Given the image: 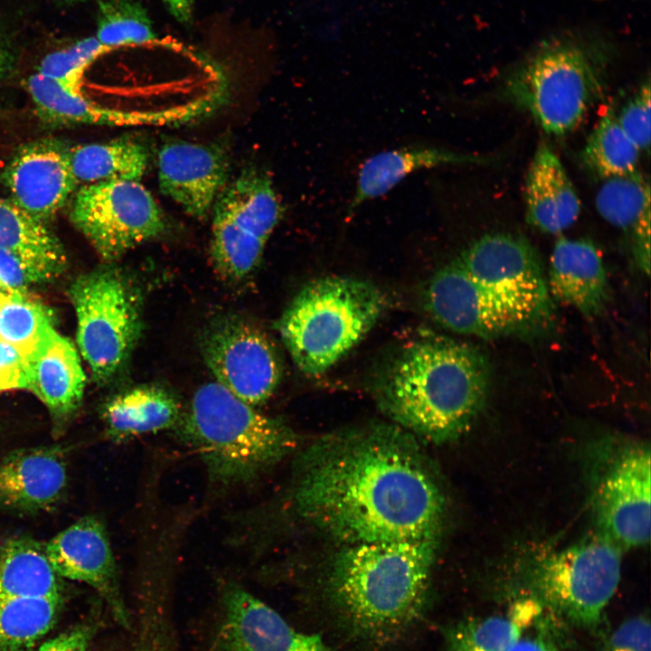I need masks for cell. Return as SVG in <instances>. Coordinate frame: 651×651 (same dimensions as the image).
<instances>
[{
  "mask_svg": "<svg viewBox=\"0 0 651 651\" xmlns=\"http://www.w3.org/2000/svg\"><path fill=\"white\" fill-rule=\"evenodd\" d=\"M288 502L346 545L437 536L444 511L416 448L382 427L332 438L310 451Z\"/></svg>",
  "mask_w": 651,
  "mask_h": 651,
  "instance_id": "6da1fadb",
  "label": "cell"
},
{
  "mask_svg": "<svg viewBox=\"0 0 651 651\" xmlns=\"http://www.w3.org/2000/svg\"><path fill=\"white\" fill-rule=\"evenodd\" d=\"M489 388V364L481 352L434 335L402 346L374 382L384 413L407 429L440 443L469 428Z\"/></svg>",
  "mask_w": 651,
  "mask_h": 651,
  "instance_id": "7a4b0ae2",
  "label": "cell"
},
{
  "mask_svg": "<svg viewBox=\"0 0 651 651\" xmlns=\"http://www.w3.org/2000/svg\"><path fill=\"white\" fill-rule=\"evenodd\" d=\"M437 536L346 545L335 558L329 591L352 632L377 644L397 638L421 616Z\"/></svg>",
  "mask_w": 651,
  "mask_h": 651,
  "instance_id": "3957f363",
  "label": "cell"
},
{
  "mask_svg": "<svg viewBox=\"0 0 651 651\" xmlns=\"http://www.w3.org/2000/svg\"><path fill=\"white\" fill-rule=\"evenodd\" d=\"M175 429L203 462L210 487L222 494L253 485L297 444L281 420L216 381L196 390Z\"/></svg>",
  "mask_w": 651,
  "mask_h": 651,
  "instance_id": "277c9868",
  "label": "cell"
},
{
  "mask_svg": "<svg viewBox=\"0 0 651 651\" xmlns=\"http://www.w3.org/2000/svg\"><path fill=\"white\" fill-rule=\"evenodd\" d=\"M386 305L385 295L372 282L324 277L295 296L279 318L278 330L297 368L318 376L371 331Z\"/></svg>",
  "mask_w": 651,
  "mask_h": 651,
  "instance_id": "5b68a950",
  "label": "cell"
},
{
  "mask_svg": "<svg viewBox=\"0 0 651 651\" xmlns=\"http://www.w3.org/2000/svg\"><path fill=\"white\" fill-rule=\"evenodd\" d=\"M573 37L542 43L507 78L502 96L548 134L574 130L603 93L601 55Z\"/></svg>",
  "mask_w": 651,
  "mask_h": 651,
  "instance_id": "8992f818",
  "label": "cell"
},
{
  "mask_svg": "<svg viewBox=\"0 0 651 651\" xmlns=\"http://www.w3.org/2000/svg\"><path fill=\"white\" fill-rule=\"evenodd\" d=\"M622 550L599 533L564 550L533 557L519 571L518 599L535 602L555 620L596 630L618 587Z\"/></svg>",
  "mask_w": 651,
  "mask_h": 651,
  "instance_id": "52a82bcc",
  "label": "cell"
},
{
  "mask_svg": "<svg viewBox=\"0 0 651 651\" xmlns=\"http://www.w3.org/2000/svg\"><path fill=\"white\" fill-rule=\"evenodd\" d=\"M71 297L80 353L94 378L107 382L123 369L140 338V291L120 271L102 268L80 276Z\"/></svg>",
  "mask_w": 651,
  "mask_h": 651,
  "instance_id": "ba28073f",
  "label": "cell"
},
{
  "mask_svg": "<svg viewBox=\"0 0 651 651\" xmlns=\"http://www.w3.org/2000/svg\"><path fill=\"white\" fill-rule=\"evenodd\" d=\"M471 278L538 332L551 325L554 306L536 249L521 235L489 233L457 257Z\"/></svg>",
  "mask_w": 651,
  "mask_h": 651,
  "instance_id": "9c48e42d",
  "label": "cell"
},
{
  "mask_svg": "<svg viewBox=\"0 0 651 651\" xmlns=\"http://www.w3.org/2000/svg\"><path fill=\"white\" fill-rule=\"evenodd\" d=\"M70 217L107 260L159 237L166 227L159 206L138 181L113 180L82 186L74 197Z\"/></svg>",
  "mask_w": 651,
  "mask_h": 651,
  "instance_id": "30bf717a",
  "label": "cell"
},
{
  "mask_svg": "<svg viewBox=\"0 0 651 651\" xmlns=\"http://www.w3.org/2000/svg\"><path fill=\"white\" fill-rule=\"evenodd\" d=\"M202 355L216 382L244 402H266L282 376L279 357L265 334L235 318L217 319L201 341Z\"/></svg>",
  "mask_w": 651,
  "mask_h": 651,
  "instance_id": "8fae6325",
  "label": "cell"
},
{
  "mask_svg": "<svg viewBox=\"0 0 651 651\" xmlns=\"http://www.w3.org/2000/svg\"><path fill=\"white\" fill-rule=\"evenodd\" d=\"M213 209V249L226 259L259 263L283 209L267 174L245 170L218 195Z\"/></svg>",
  "mask_w": 651,
  "mask_h": 651,
  "instance_id": "7c38bea8",
  "label": "cell"
},
{
  "mask_svg": "<svg viewBox=\"0 0 651 651\" xmlns=\"http://www.w3.org/2000/svg\"><path fill=\"white\" fill-rule=\"evenodd\" d=\"M423 303L439 325L458 334L494 339L538 332L480 287L457 258L430 278Z\"/></svg>",
  "mask_w": 651,
  "mask_h": 651,
  "instance_id": "4fadbf2b",
  "label": "cell"
},
{
  "mask_svg": "<svg viewBox=\"0 0 651 651\" xmlns=\"http://www.w3.org/2000/svg\"><path fill=\"white\" fill-rule=\"evenodd\" d=\"M650 465L648 447L627 449L611 464L596 490L593 505L599 533L622 549L649 542Z\"/></svg>",
  "mask_w": 651,
  "mask_h": 651,
  "instance_id": "5bb4252c",
  "label": "cell"
},
{
  "mask_svg": "<svg viewBox=\"0 0 651 651\" xmlns=\"http://www.w3.org/2000/svg\"><path fill=\"white\" fill-rule=\"evenodd\" d=\"M2 180L16 205L37 220H51L79 184L69 148L56 139L22 146L5 166Z\"/></svg>",
  "mask_w": 651,
  "mask_h": 651,
  "instance_id": "9a60e30c",
  "label": "cell"
},
{
  "mask_svg": "<svg viewBox=\"0 0 651 651\" xmlns=\"http://www.w3.org/2000/svg\"><path fill=\"white\" fill-rule=\"evenodd\" d=\"M43 547L58 577L91 586L108 599L117 618L123 624L127 623L118 590L115 558L106 527L99 519L85 516Z\"/></svg>",
  "mask_w": 651,
  "mask_h": 651,
  "instance_id": "2e32d148",
  "label": "cell"
},
{
  "mask_svg": "<svg viewBox=\"0 0 651 651\" xmlns=\"http://www.w3.org/2000/svg\"><path fill=\"white\" fill-rule=\"evenodd\" d=\"M223 603L221 651H331L319 636L296 630L237 585L225 588Z\"/></svg>",
  "mask_w": 651,
  "mask_h": 651,
  "instance_id": "e0dca14e",
  "label": "cell"
},
{
  "mask_svg": "<svg viewBox=\"0 0 651 651\" xmlns=\"http://www.w3.org/2000/svg\"><path fill=\"white\" fill-rule=\"evenodd\" d=\"M161 192L180 204L191 216L204 219L224 188L228 161L213 146L171 141L157 158Z\"/></svg>",
  "mask_w": 651,
  "mask_h": 651,
  "instance_id": "ac0fdd59",
  "label": "cell"
},
{
  "mask_svg": "<svg viewBox=\"0 0 651 651\" xmlns=\"http://www.w3.org/2000/svg\"><path fill=\"white\" fill-rule=\"evenodd\" d=\"M547 285L552 300L573 307L586 318L599 316L610 299L602 255L587 240H557L550 258Z\"/></svg>",
  "mask_w": 651,
  "mask_h": 651,
  "instance_id": "d6986e66",
  "label": "cell"
},
{
  "mask_svg": "<svg viewBox=\"0 0 651 651\" xmlns=\"http://www.w3.org/2000/svg\"><path fill=\"white\" fill-rule=\"evenodd\" d=\"M66 485V463L58 447L15 450L0 462V508L48 509L61 499Z\"/></svg>",
  "mask_w": 651,
  "mask_h": 651,
  "instance_id": "ffe728a7",
  "label": "cell"
},
{
  "mask_svg": "<svg viewBox=\"0 0 651 651\" xmlns=\"http://www.w3.org/2000/svg\"><path fill=\"white\" fill-rule=\"evenodd\" d=\"M26 87L38 117L49 125H162L183 122L194 117L189 108L154 112L105 108L89 100L82 94L70 92L60 83L38 73L29 77Z\"/></svg>",
  "mask_w": 651,
  "mask_h": 651,
  "instance_id": "44dd1931",
  "label": "cell"
},
{
  "mask_svg": "<svg viewBox=\"0 0 651 651\" xmlns=\"http://www.w3.org/2000/svg\"><path fill=\"white\" fill-rule=\"evenodd\" d=\"M525 217L536 230L556 234L572 225L580 201L563 165L546 144H541L525 181Z\"/></svg>",
  "mask_w": 651,
  "mask_h": 651,
  "instance_id": "7402d4cb",
  "label": "cell"
},
{
  "mask_svg": "<svg viewBox=\"0 0 651 651\" xmlns=\"http://www.w3.org/2000/svg\"><path fill=\"white\" fill-rule=\"evenodd\" d=\"M28 387L57 416L74 411L82 399L85 376L73 344L52 328L26 360Z\"/></svg>",
  "mask_w": 651,
  "mask_h": 651,
  "instance_id": "603a6c76",
  "label": "cell"
},
{
  "mask_svg": "<svg viewBox=\"0 0 651 651\" xmlns=\"http://www.w3.org/2000/svg\"><path fill=\"white\" fill-rule=\"evenodd\" d=\"M484 162L486 158L478 156L431 146H410L377 153L360 167L354 197L347 210L353 212L364 203L387 193L418 170Z\"/></svg>",
  "mask_w": 651,
  "mask_h": 651,
  "instance_id": "cb8c5ba5",
  "label": "cell"
},
{
  "mask_svg": "<svg viewBox=\"0 0 651 651\" xmlns=\"http://www.w3.org/2000/svg\"><path fill=\"white\" fill-rule=\"evenodd\" d=\"M176 396L165 388L145 384L133 387L109 400L103 420L109 437L118 441L175 429L183 416Z\"/></svg>",
  "mask_w": 651,
  "mask_h": 651,
  "instance_id": "d4e9b609",
  "label": "cell"
},
{
  "mask_svg": "<svg viewBox=\"0 0 651 651\" xmlns=\"http://www.w3.org/2000/svg\"><path fill=\"white\" fill-rule=\"evenodd\" d=\"M533 601L517 599L505 613L469 618L447 632L449 651H509L542 617Z\"/></svg>",
  "mask_w": 651,
  "mask_h": 651,
  "instance_id": "484cf974",
  "label": "cell"
},
{
  "mask_svg": "<svg viewBox=\"0 0 651 651\" xmlns=\"http://www.w3.org/2000/svg\"><path fill=\"white\" fill-rule=\"evenodd\" d=\"M58 578L43 544L24 537L0 538V598L61 597Z\"/></svg>",
  "mask_w": 651,
  "mask_h": 651,
  "instance_id": "4316f807",
  "label": "cell"
},
{
  "mask_svg": "<svg viewBox=\"0 0 651 651\" xmlns=\"http://www.w3.org/2000/svg\"><path fill=\"white\" fill-rule=\"evenodd\" d=\"M0 249L39 269L50 278L58 275L65 264L61 245L44 223L12 200L1 197Z\"/></svg>",
  "mask_w": 651,
  "mask_h": 651,
  "instance_id": "83f0119b",
  "label": "cell"
},
{
  "mask_svg": "<svg viewBox=\"0 0 651 651\" xmlns=\"http://www.w3.org/2000/svg\"><path fill=\"white\" fill-rule=\"evenodd\" d=\"M69 156L78 184L139 181L148 165L146 146L131 139L76 146L69 148Z\"/></svg>",
  "mask_w": 651,
  "mask_h": 651,
  "instance_id": "f1b7e54d",
  "label": "cell"
},
{
  "mask_svg": "<svg viewBox=\"0 0 651 651\" xmlns=\"http://www.w3.org/2000/svg\"><path fill=\"white\" fill-rule=\"evenodd\" d=\"M61 607V596L0 598V651H33Z\"/></svg>",
  "mask_w": 651,
  "mask_h": 651,
  "instance_id": "f546056e",
  "label": "cell"
},
{
  "mask_svg": "<svg viewBox=\"0 0 651 651\" xmlns=\"http://www.w3.org/2000/svg\"><path fill=\"white\" fill-rule=\"evenodd\" d=\"M640 150L608 111L597 123L581 152L585 165L597 176L607 179L638 172Z\"/></svg>",
  "mask_w": 651,
  "mask_h": 651,
  "instance_id": "4dcf8cb0",
  "label": "cell"
},
{
  "mask_svg": "<svg viewBox=\"0 0 651 651\" xmlns=\"http://www.w3.org/2000/svg\"><path fill=\"white\" fill-rule=\"evenodd\" d=\"M53 328L45 308L25 295H12L0 304V341L14 347L25 360L38 349Z\"/></svg>",
  "mask_w": 651,
  "mask_h": 651,
  "instance_id": "1f68e13d",
  "label": "cell"
},
{
  "mask_svg": "<svg viewBox=\"0 0 651 651\" xmlns=\"http://www.w3.org/2000/svg\"><path fill=\"white\" fill-rule=\"evenodd\" d=\"M599 213L610 224L629 231L650 211V187L639 172L605 179L596 194Z\"/></svg>",
  "mask_w": 651,
  "mask_h": 651,
  "instance_id": "d6a6232c",
  "label": "cell"
},
{
  "mask_svg": "<svg viewBox=\"0 0 651 651\" xmlns=\"http://www.w3.org/2000/svg\"><path fill=\"white\" fill-rule=\"evenodd\" d=\"M97 14L96 38L108 49L141 44L156 37L148 14L137 0H102Z\"/></svg>",
  "mask_w": 651,
  "mask_h": 651,
  "instance_id": "836d02e7",
  "label": "cell"
},
{
  "mask_svg": "<svg viewBox=\"0 0 651 651\" xmlns=\"http://www.w3.org/2000/svg\"><path fill=\"white\" fill-rule=\"evenodd\" d=\"M108 49L96 37L84 38L46 55L36 73L60 83L70 92L81 94L80 80L85 69Z\"/></svg>",
  "mask_w": 651,
  "mask_h": 651,
  "instance_id": "e575fe53",
  "label": "cell"
},
{
  "mask_svg": "<svg viewBox=\"0 0 651 651\" xmlns=\"http://www.w3.org/2000/svg\"><path fill=\"white\" fill-rule=\"evenodd\" d=\"M617 121L641 151L649 152L651 137V91L649 77L636 94L623 106Z\"/></svg>",
  "mask_w": 651,
  "mask_h": 651,
  "instance_id": "d590c367",
  "label": "cell"
},
{
  "mask_svg": "<svg viewBox=\"0 0 651 651\" xmlns=\"http://www.w3.org/2000/svg\"><path fill=\"white\" fill-rule=\"evenodd\" d=\"M601 651H651L649 616L625 619L604 637Z\"/></svg>",
  "mask_w": 651,
  "mask_h": 651,
  "instance_id": "8d00e7d4",
  "label": "cell"
},
{
  "mask_svg": "<svg viewBox=\"0 0 651 651\" xmlns=\"http://www.w3.org/2000/svg\"><path fill=\"white\" fill-rule=\"evenodd\" d=\"M50 278L19 257L0 249V281L13 293L25 295L26 290Z\"/></svg>",
  "mask_w": 651,
  "mask_h": 651,
  "instance_id": "74e56055",
  "label": "cell"
},
{
  "mask_svg": "<svg viewBox=\"0 0 651 651\" xmlns=\"http://www.w3.org/2000/svg\"><path fill=\"white\" fill-rule=\"evenodd\" d=\"M27 387L26 360L14 347L0 341V392Z\"/></svg>",
  "mask_w": 651,
  "mask_h": 651,
  "instance_id": "f35d334b",
  "label": "cell"
},
{
  "mask_svg": "<svg viewBox=\"0 0 651 651\" xmlns=\"http://www.w3.org/2000/svg\"><path fill=\"white\" fill-rule=\"evenodd\" d=\"M509 651H564V649L550 631V625L542 624L541 618Z\"/></svg>",
  "mask_w": 651,
  "mask_h": 651,
  "instance_id": "ab89813d",
  "label": "cell"
},
{
  "mask_svg": "<svg viewBox=\"0 0 651 651\" xmlns=\"http://www.w3.org/2000/svg\"><path fill=\"white\" fill-rule=\"evenodd\" d=\"M650 211L630 230L631 250L638 268L646 275L650 271Z\"/></svg>",
  "mask_w": 651,
  "mask_h": 651,
  "instance_id": "60d3db41",
  "label": "cell"
},
{
  "mask_svg": "<svg viewBox=\"0 0 651 651\" xmlns=\"http://www.w3.org/2000/svg\"><path fill=\"white\" fill-rule=\"evenodd\" d=\"M91 631L88 626H78L46 640L37 651H87Z\"/></svg>",
  "mask_w": 651,
  "mask_h": 651,
  "instance_id": "b9f144b4",
  "label": "cell"
},
{
  "mask_svg": "<svg viewBox=\"0 0 651 651\" xmlns=\"http://www.w3.org/2000/svg\"><path fill=\"white\" fill-rule=\"evenodd\" d=\"M15 59L14 46L5 33L0 28V81L13 72Z\"/></svg>",
  "mask_w": 651,
  "mask_h": 651,
  "instance_id": "7bdbcfd3",
  "label": "cell"
},
{
  "mask_svg": "<svg viewBox=\"0 0 651 651\" xmlns=\"http://www.w3.org/2000/svg\"><path fill=\"white\" fill-rule=\"evenodd\" d=\"M171 14L181 24L193 23L194 0H162Z\"/></svg>",
  "mask_w": 651,
  "mask_h": 651,
  "instance_id": "ee69618b",
  "label": "cell"
},
{
  "mask_svg": "<svg viewBox=\"0 0 651 651\" xmlns=\"http://www.w3.org/2000/svg\"><path fill=\"white\" fill-rule=\"evenodd\" d=\"M133 651H166L161 644L152 643L150 641L145 644L138 645L137 647Z\"/></svg>",
  "mask_w": 651,
  "mask_h": 651,
  "instance_id": "f6af8a7d",
  "label": "cell"
},
{
  "mask_svg": "<svg viewBox=\"0 0 651 651\" xmlns=\"http://www.w3.org/2000/svg\"><path fill=\"white\" fill-rule=\"evenodd\" d=\"M10 295H18V294L13 293L10 289H8V288L0 281V297L10 296Z\"/></svg>",
  "mask_w": 651,
  "mask_h": 651,
  "instance_id": "bcb514c9",
  "label": "cell"
},
{
  "mask_svg": "<svg viewBox=\"0 0 651 651\" xmlns=\"http://www.w3.org/2000/svg\"><path fill=\"white\" fill-rule=\"evenodd\" d=\"M57 1L61 2V3L71 4V3H76V2L82 1V0H57Z\"/></svg>",
  "mask_w": 651,
  "mask_h": 651,
  "instance_id": "7dc6e473",
  "label": "cell"
},
{
  "mask_svg": "<svg viewBox=\"0 0 651 651\" xmlns=\"http://www.w3.org/2000/svg\"><path fill=\"white\" fill-rule=\"evenodd\" d=\"M10 296H12V295H10ZM9 297V296L0 297V304H1V302H2L5 297Z\"/></svg>",
  "mask_w": 651,
  "mask_h": 651,
  "instance_id": "c3c4849f",
  "label": "cell"
}]
</instances>
